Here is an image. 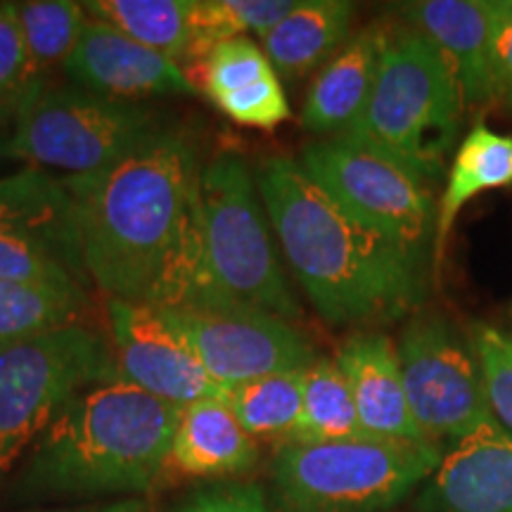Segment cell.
Masks as SVG:
<instances>
[{
	"label": "cell",
	"mask_w": 512,
	"mask_h": 512,
	"mask_svg": "<svg viewBox=\"0 0 512 512\" xmlns=\"http://www.w3.org/2000/svg\"><path fill=\"white\" fill-rule=\"evenodd\" d=\"M304 373H278L230 387L223 394L230 411L256 441L287 444L297 432L304 406Z\"/></svg>",
	"instance_id": "cell-24"
},
{
	"label": "cell",
	"mask_w": 512,
	"mask_h": 512,
	"mask_svg": "<svg viewBox=\"0 0 512 512\" xmlns=\"http://www.w3.org/2000/svg\"><path fill=\"white\" fill-rule=\"evenodd\" d=\"M112 380H119L112 339L86 320L0 344V477L22 463L69 401Z\"/></svg>",
	"instance_id": "cell-8"
},
{
	"label": "cell",
	"mask_w": 512,
	"mask_h": 512,
	"mask_svg": "<svg viewBox=\"0 0 512 512\" xmlns=\"http://www.w3.org/2000/svg\"><path fill=\"white\" fill-rule=\"evenodd\" d=\"M259 463V441L249 437L223 399H204L181 408L169 467L188 477L219 482L242 479Z\"/></svg>",
	"instance_id": "cell-19"
},
{
	"label": "cell",
	"mask_w": 512,
	"mask_h": 512,
	"mask_svg": "<svg viewBox=\"0 0 512 512\" xmlns=\"http://www.w3.org/2000/svg\"><path fill=\"white\" fill-rule=\"evenodd\" d=\"M470 339L482 368L491 413L512 437V337L491 325L477 323L472 325Z\"/></svg>",
	"instance_id": "cell-30"
},
{
	"label": "cell",
	"mask_w": 512,
	"mask_h": 512,
	"mask_svg": "<svg viewBox=\"0 0 512 512\" xmlns=\"http://www.w3.org/2000/svg\"><path fill=\"white\" fill-rule=\"evenodd\" d=\"M294 3L297 0H192L188 62L197 64L211 48L233 38L254 34L261 41Z\"/></svg>",
	"instance_id": "cell-28"
},
{
	"label": "cell",
	"mask_w": 512,
	"mask_h": 512,
	"mask_svg": "<svg viewBox=\"0 0 512 512\" xmlns=\"http://www.w3.org/2000/svg\"><path fill=\"white\" fill-rule=\"evenodd\" d=\"M0 479H3V477H0Z\"/></svg>",
	"instance_id": "cell-36"
},
{
	"label": "cell",
	"mask_w": 512,
	"mask_h": 512,
	"mask_svg": "<svg viewBox=\"0 0 512 512\" xmlns=\"http://www.w3.org/2000/svg\"><path fill=\"white\" fill-rule=\"evenodd\" d=\"M169 512H278L264 484L252 479H219L190 491Z\"/></svg>",
	"instance_id": "cell-31"
},
{
	"label": "cell",
	"mask_w": 512,
	"mask_h": 512,
	"mask_svg": "<svg viewBox=\"0 0 512 512\" xmlns=\"http://www.w3.org/2000/svg\"><path fill=\"white\" fill-rule=\"evenodd\" d=\"M297 162L363 226L425 259L432 252L437 228L432 185L406 166L339 136L306 145Z\"/></svg>",
	"instance_id": "cell-9"
},
{
	"label": "cell",
	"mask_w": 512,
	"mask_h": 512,
	"mask_svg": "<svg viewBox=\"0 0 512 512\" xmlns=\"http://www.w3.org/2000/svg\"><path fill=\"white\" fill-rule=\"evenodd\" d=\"M415 512H512V437L496 420L460 439L415 494Z\"/></svg>",
	"instance_id": "cell-14"
},
{
	"label": "cell",
	"mask_w": 512,
	"mask_h": 512,
	"mask_svg": "<svg viewBox=\"0 0 512 512\" xmlns=\"http://www.w3.org/2000/svg\"><path fill=\"white\" fill-rule=\"evenodd\" d=\"M145 304L254 311L292 325L302 318L256 174L238 152H219L202 164L181 235Z\"/></svg>",
	"instance_id": "cell-2"
},
{
	"label": "cell",
	"mask_w": 512,
	"mask_h": 512,
	"mask_svg": "<svg viewBox=\"0 0 512 512\" xmlns=\"http://www.w3.org/2000/svg\"><path fill=\"white\" fill-rule=\"evenodd\" d=\"M195 349L211 380L226 392L278 373H299L318 361L297 325L254 311L162 309Z\"/></svg>",
	"instance_id": "cell-11"
},
{
	"label": "cell",
	"mask_w": 512,
	"mask_h": 512,
	"mask_svg": "<svg viewBox=\"0 0 512 512\" xmlns=\"http://www.w3.org/2000/svg\"><path fill=\"white\" fill-rule=\"evenodd\" d=\"M36 81L41 79L29 60L15 3H0V98L17 100Z\"/></svg>",
	"instance_id": "cell-32"
},
{
	"label": "cell",
	"mask_w": 512,
	"mask_h": 512,
	"mask_svg": "<svg viewBox=\"0 0 512 512\" xmlns=\"http://www.w3.org/2000/svg\"><path fill=\"white\" fill-rule=\"evenodd\" d=\"M389 34L366 27L344 43L316 72L302 107V128L313 136L347 133L366 110Z\"/></svg>",
	"instance_id": "cell-18"
},
{
	"label": "cell",
	"mask_w": 512,
	"mask_h": 512,
	"mask_svg": "<svg viewBox=\"0 0 512 512\" xmlns=\"http://www.w3.org/2000/svg\"><path fill=\"white\" fill-rule=\"evenodd\" d=\"M29 512H155V505L150 498H117V501L69 505V508H38Z\"/></svg>",
	"instance_id": "cell-34"
},
{
	"label": "cell",
	"mask_w": 512,
	"mask_h": 512,
	"mask_svg": "<svg viewBox=\"0 0 512 512\" xmlns=\"http://www.w3.org/2000/svg\"><path fill=\"white\" fill-rule=\"evenodd\" d=\"M107 320L119 380L176 408L223 399L226 392L211 380L195 349L162 309L107 299Z\"/></svg>",
	"instance_id": "cell-12"
},
{
	"label": "cell",
	"mask_w": 512,
	"mask_h": 512,
	"mask_svg": "<svg viewBox=\"0 0 512 512\" xmlns=\"http://www.w3.org/2000/svg\"><path fill=\"white\" fill-rule=\"evenodd\" d=\"M444 448L375 437L278 446L268 494L278 512H389L418 494Z\"/></svg>",
	"instance_id": "cell-6"
},
{
	"label": "cell",
	"mask_w": 512,
	"mask_h": 512,
	"mask_svg": "<svg viewBox=\"0 0 512 512\" xmlns=\"http://www.w3.org/2000/svg\"><path fill=\"white\" fill-rule=\"evenodd\" d=\"M401 15L451 62L467 107L496 105L494 0H418Z\"/></svg>",
	"instance_id": "cell-16"
},
{
	"label": "cell",
	"mask_w": 512,
	"mask_h": 512,
	"mask_svg": "<svg viewBox=\"0 0 512 512\" xmlns=\"http://www.w3.org/2000/svg\"><path fill=\"white\" fill-rule=\"evenodd\" d=\"M15 12L34 72L38 79H46L48 69L64 67L79 43L88 22L83 3L24 0V3H15Z\"/></svg>",
	"instance_id": "cell-29"
},
{
	"label": "cell",
	"mask_w": 512,
	"mask_h": 512,
	"mask_svg": "<svg viewBox=\"0 0 512 512\" xmlns=\"http://www.w3.org/2000/svg\"><path fill=\"white\" fill-rule=\"evenodd\" d=\"M512 185V136L491 131L477 121L460 140L456 155L448 166L446 185L437 204V228H434L432 259L439 268L444 259L448 235L453 233L460 211L482 192Z\"/></svg>",
	"instance_id": "cell-21"
},
{
	"label": "cell",
	"mask_w": 512,
	"mask_h": 512,
	"mask_svg": "<svg viewBox=\"0 0 512 512\" xmlns=\"http://www.w3.org/2000/svg\"><path fill=\"white\" fill-rule=\"evenodd\" d=\"M465 98L451 62L415 29L389 34L373 93L347 138L394 159L427 185L446 174Z\"/></svg>",
	"instance_id": "cell-5"
},
{
	"label": "cell",
	"mask_w": 512,
	"mask_h": 512,
	"mask_svg": "<svg viewBox=\"0 0 512 512\" xmlns=\"http://www.w3.org/2000/svg\"><path fill=\"white\" fill-rule=\"evenodd\" d=\"M0 228L36 230L79 254L64 181L34 166L0 178Z\"/></svg>",
	"instance_id": "cell-23"
},
{
	"label": "cell",
	"mask_w": 512,
	"mask_h": 512,
	"mask_svg": "<svg viewBox=\"0 0 512 512\" xmlns=\"http://www.w3.org/2000/svg\"><path fill=\"white\" fill-rule=\"evenodd\" d=\"M256 185L280 254L320 318L337 328L375 330L418 313L427 297L425 256L363 226L297 159H264Z\"/></svg>",
	"instance_id": "cell-1"
},
{
	"label": "cell",
	"mask_w": 512,
	"mask_h": 512,
	"mask_svg": "<svg viewBox=\"0 0 512 512\" xmlns=\"http://www.w3.org/2000/svg\"><path fill=\"white\" fill-rule=\"evenodd\" d=\"M62 69L76 86L117 100L145 102L197 93L183 64L91 17Z\"/></svg>",
	"instance_id": "cell-13"
},
{
	"label": "cell",
	"mask_w": 512,
	"mask_h": 512,
	"mask_svg": "<svg viewBox=\"0 0 512 512\" xmlns=\"http://www.w3.org/2000/svg\"><path fill=\"white\" fill-rule=\"evenodd\" d=\"M197 64V86L235 124L273 131L292 117L283 79L254 38L223 41Z\"/></svg>",
	"instance_id": "cell-17"
},
{
	"label": "cell",
	"mask_w": 512,
	"mask_h": 512,
	"mask_svg": "<svg viewBox=\"0 0 512 512\" xmlns=\"http://www.w3.org/2000/svg\"><path fill=\"white\" fill-rule=\"evenodd\" d=\"M335 361L354 396L366 437L434 444L411 413L392 337L380 330H358L344 339Z\"/></svg>",
	"instance_id": "cell-15"
},
{
	"label": "cell",
	"mask_w": 512,
	"mask_h": 512,
	"mask_svg": "<svg viewBox=\"0 0 512 512\" xmlns=\"http://www.w3.org/2000/svg\"><path fill=\"white\" fill-rule=\"evenodd\" d=\"M181 408L112 380L62 408L17 467L15 505L150 498L169 467Z\"/></svg>",
	"instance_id": "cell-4"
},
{
	"label": "cell",
	"mask_w": 512,
	"mask_h": 512,
	"mask_svg": "<svg viewBox=\"0 0 512 512\" xmlns=\"http://www.w3.org/2000/svg\"><path fill=\"white\" fill-rule=\"evenodd\" d=\"M12 133H15V100L0 98V162L12 159Z\"/></svg>",
	"instance_id": "cell-35"
},
{
	"label": "cell",
	"mask_w": 512,
	"mask_h": 512,
	"mask_svg": "<svg viewBox=\"0 0 512 512\" xmlns=\"http://www.w3.org/2000/svg\"><path fill=\"white\" fill-rule=\"evenodd\" d=\"M354 437H363V430L349 384L335 358L320 356L304 373L302 420L290 441L320 444Z\"/></svg>",
	"instance_id": "cell-26"
},
{
	"label": "cell",
	"mask_w": 512,
	"mask_h": 512,
	"mask_svg": "<svg viewBox=\"0 0 512 512\" xmlns=\"http://www.w3.org/2000/svg\"><path fill=\"white\" fill-rule=\"evenodd\" d=\"M0 283L86 287L79 254L27 228H0Z\"/></svg>",
	"instance_id": "cell-25"
},
{
	"label": "cell",
	"mask_w": 512,
	"mask_h": 512,
	"mask_svg": "<svg viewBox=\"0 0 512 512\" xmlns=\"http://www.w3.org/2000/svg\"><path fill=\"white\" fill-rule=\"evenodd\" d=\"M354 12L349 0H297L259 46L280 79H304L349 41Z\"/></svg>",
	"instance_id": "cell-20"
},
{
	"label": "cell",
	"mask_w": 512,
	"mask_h": 512,
	"mask_svg": "<svg viewBox=\"0 0 512 512\" xmlns=\"http://www.w3.org/2000/svg\"><path fill=\"white\" fill-rule=\"evenodd\" d=\"M396 351L413 418L434 444H456L496 420L472 339L451 320L439 313H413Z\"/></svg>",
	"instance_id": "cell-10"
},
{
	"label": "cell",
	"mask_w": 512,
	"mask_h": 512,
	"mask_svg": "<svg viewBox=\"0 0 512 512\" xmlns=\"http://www.w3.org/2000/svg\"><path fill=\"white\" fill-rule=\"evenodd\" d=\"M494 95L512 112V0H494Z\"/></svg>",
	"instance_id": "cell-33"
},
{
	"label": "cell",
	"mask_w": 512,
	"mask_h": 512,
	"mask_svg": "<svg viewBox=\"0 0 512 512\" xmlns=\"http://www.w3.org/2000/svg\"><path fill=\"white\" fill-rule=\"evenodd\" d=\"M88 302L86 287L0 283V344L81 323Z\"/></svg>",
	"instance_id": "cell-27"
},
{
	"label": "cell",
	"mask_w": 512,
	"mask_h": 512,
	"mask_svg": "<svg viewBox=\"0 0 512 512\" xmlns=\"http://www.w3.org/2000/svg\"><path fill=\"white\" fill-rule=\"evenodd\" d=\"M171 126L164 112L145 102L41 79L15 100L12 159L64 178L86 176L117 164Z\"/></svg>",
	"instance_id": "cell-7"
},
{
	"label": "cell",
	"mask_w": 512,
	"mask_h": 512,
	"mask_svg": "<svg viewBox=\"0 0 512 512\" xmlns=\"http://www.w3.org/2000/svg\"><path fill=\"white\" fill-rule=\"evenodd\" d=\"M83 10L140 46L157 50L178 64L188 62L192 0H88Z\"/></svg>",
	"instance_id": "cell-22"
},
{
	"label": "cell",
	"mask_w": 512,
	"mask_h": 512,
	"mask_svg": "<svg viewBox=\"0 0 512 512\" xmlns=\"http://www.w3.org/2000/svg\"><path fill=\"white\" fill-rule=\"evenodd\" d=\"M200 171L197 145L174 124L117 164L62 178L83 271L107 299L147 302L181 235Z\"/></svg>",
	"instance_id": "cell-3"
}]
</instances>
